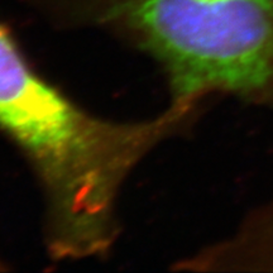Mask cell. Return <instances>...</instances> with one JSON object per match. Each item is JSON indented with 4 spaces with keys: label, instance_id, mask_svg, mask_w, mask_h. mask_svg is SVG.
<instances>
[{
    "label": "cell",
    "instance_id": "obj_1",
    "mask_svg": "<svg viewBox=\"0 0 273 273\" xmlns=\"http://www.w3.org/2000/svg\"><path fill=\"white\" fill-rule=\"evenodd\" d=\"M199 105L170 101L138 121L96 117L37 74L0 24V129L38 178L45 245L56 261L112 252L124 183L155 148L188 128Z\"/></svg>",
    "mask_w": 273,
    "mask_h": 273
},
{
    "label": "cell",
    "instance_id": "obj_2",
    "mask_svg": "<svg viewBox=\"0 0 273 273\" xmlns=\"http://www.w3.org/2000/svg\"><path fill=\"white\" fill-rule=\"evenodd\" d=\"M61 29L110 34L150 56L171 101L210 95L273 110V0H22Z\"/></svg>",
    "mask_w": 273,
    "mask_h": 273
},
{
    "label": "cell",
    "instance_id": "obj_3",
    "mask_svg": "<svg viewBox=\"0 0 273 273\" xmlns=\"http://www.w3.org/2000/svg\"><path fill=\"white\" fill-rule=\"evenodd\" d=\"M201 261L212 272H273V195L230 237L205 247Z\"/></svg>",
    "mask_w": 273,
    "mask_h": 273
}]
</instances>
